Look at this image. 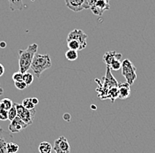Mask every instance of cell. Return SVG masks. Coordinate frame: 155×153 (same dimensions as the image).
<instances>
[{
	"instance_id": "obj_10",
	"label": "cell",
	"mask_w": 155,
	"mask_h": 153,
	"mask_svg": "<svg viewBox=\"0 0 155 153\" xmlns=\"http://www.w3.org/2000/svg\"><path fill=\"white\" fill-rule=\"evenodd\" d=\"M28 125H27L23 120H21L17 116L14 120L11 121L9 125V131L12 133H19L21 130L25 129Z\"/></svg>"
},
{
	"instance_id": "obj_23",
	"label": "cell",
	"mask_w": 155,
	"mask_h": 153,
	"mask_svg": "<svg viewBox=\"0 0 155 153\" xmlns=\"http://www.w3.org/2000/svg\"><path fill=\"white\" fill-rule=\"evenodd\" d=\"M16 117H17V109H16L15 103H14L13 105H12V107L8 111V120L12 121V120H14Z\"/></svg>"
},
{
	"instance_id": "obj_1",
	"label": "cell",
	"mask_w": 155,
	"mask_h": 153,
	"mask_svg": "<svg viewBox=\"0 0 155 153\" xmlns=\"http://www.w3.org/2000/svg\"><path fill=\"white\" fill-rule=\"evenodd\" d=\"M95 81L98 84V88L96 89L98 92V97H100L101 99H106L109 89L114 87L118 86V82L116 81V78H114V76L112 75L110 68L107 67L105 76L101 81L98 79H95Z\"/></svg>"
},
{
	"instance_id": "obj_21",
	"label": "cell",
	"mask_w": 155,
	"mask_h": 153,
	"mask_svg": "<svg viewBox=\"0 0 155 153\" xmlns=\"http://www.w3.org/2000/svg\"><path fill=\"white\" fill-rule=\"evenodd\" d=\"M19 146L13 142H9L6 145V151L7 153H16L19 151Z\"/></svg>"
},
{
	"instance_id": "obj_33",
	"label": "cell",
	"mask_w": 155,
	"mask_h": 153,
	"mask_svg": "<svg viewBox=\"0 0 155 153\" xmlns=\"http://www.w3.org/2000/svg\"><path fill=\"white\" fill-rule=\"evenodd\" d=\"M56 153H68V152H65V151H57Z\"/></svg>"
},
{
	"instance_id": "obj_9",
	"label": "cell",
	"mask_w": 155,
	"mask_h": 153,
	"mask_svg": "<svg viewBox=\"0 0 155 153\" xmlns=\"http://www.w3.org/2000/svg\"><path fill=\"white\" fill-rule=\"evenodd\" d=\"M53 150L55 151H65V152L71 153V146H70L68 140L64 136H60L54 142Z\"/></svg>"
},
{
	"instance_id": "obj_31",
	"label": "cell",
	"mask_w": 155,
	"mask_h": 153,
	"mask_svg": "<svg viewBox=\"0 0 155 153\" xmlns=\"http://www.w3.org/2000/svg\"><path fill=\"white\" fill-rule=\"evenodd\" d=\"M0 47L3 49L5 48V47H6V43H5V42H1V43H0Z\"/></svg>"
},
{
	"instance_id": "obj_8",
	"label": "cell",
	"mask_w": 155,
	"mask_h": 153,
	"mask_svg": "<svg viewBox=\"0 0 155 153\" xmlns=\"http://www.w3.org/2000/svg\"><path fill=\"white\" fill-rule=\"evenodd\" d=\"M65 5L69 9L78 12L82 10L89 9L88 0H65Z\"/></svg>"
},
{
	"instance_id": "obj_26",
	"label": "cell",
	"mask_w": 155,
	"mask_h": 153,
	"mask_svg": "<svg viewBox=\"0 0 155 153\" xmlns=\"http://www.w3.org/2000/svg\"><path fill=\"white\" fill-rule=\"evenodd\" d=\"M14 84H15V87L18 89H19V90H23V89H25L28 87V85L26 84V82H24L23 81H21V82H15Z\"/></svg>"
},
{
	"instance_id": "obj_19",
	"label": "cell",
	"mask_w": 155,
	"mask_h": 153,
	"mask_svg": "<svg viewBox=\"0 0 155 153\" xmlns=\"http://www.w3.org/2000/svg\"><path fill=\"white\" fill-rule=\"evenodd\" d=\"M78 57V51L73 50H68L65 52V57L69 61H75Z\"/></svg>"
},
{
	"instance_id": "obj_14",
	"label": "cell",
	"mask_w": 155,
	"mask_h": 153,
	"mask_svg": "<svg viewBox=\"0 0 155 153\" xmlns=\"http://www.w3.org/2000/svg\"><path fill=\"white\" fill-rule=\"evenodd\" d=\"M9 3L10 9L12 11H22L26 7L23 0H7Z\"/></svg>"
},
{
	"instance_id": "obj_18",
	"label": "cell",
	"mask_w": 155,
	"mask_h": 153,
	"mask_svg": "<svg viewBox=\"0 0 155 153\" xmlns=\"http://www.w3.org/2000/svg\"><path fill=\"white\" fill-rule=\"evenodd\" d=\"M107 98L110 99L111 102L114 103V101L116 100V98H118V88L117 87H114V88L110 89L109 91L107 92Z\"/></svg>"
},
{
	"instance_id": "obj_17",
	"label": "cell",
	"mask_w": 155,
	"mask_h": 153,
	"mask_svg": "<svg viewBox=\"0 0 155 153\" xmlns=\"http://www.w3.org/2000/svg\"><path fill=\"white\" fill-rule=\"evenodd\" d=\"M67 46L69 50H73L76 51L83 50L81 44L75 40H67Z\"/></svg>"
},
{
	"instance_id": "obj_3",
	"label": "cell",
	"mask_w": 155,
	"mask_h": 153,
	"mask_svg": "<svg viewBox=\"0 0 155 153\" xmlns=\"http://www.w3.org/2000/svg\"><path fill=\"white\" fill-rule=\"evenodd\" d=\"M52 66L51 58L48 54H35L33 58L30 69H32L35 77L40 78L41 75Z\"/></svg>"
},
{
	"instance_id": "obj_24",
	"label": "cell",
	"mask_w": 155,
	"mask_h": 153,
	"mask_svg": "<svg viewBox=\"0 0 155 153\" xmlns=\"http://www.w3.org/2000/svg\"><path fill=\"white\" fill-rule=\"evenodd\" d=\"M109 67L110 70L118 71V70L121 69V67H122V62H121V60H115V61H113V62L110 64L109 67Z\"/></svg>"
},
{
	"instance_id": "obj_15",
	"label": "cell",
	"mask_w": 155,
	"mask_h": 153,
	"mask_svg": "<svg viewBox=\"0 0 155 153\" xmlns=\"http://www.w3.org/2000/svg\"><path fill=\"white\" fill-rule=\"evenodd\" d=\"M13 104H14V103L12 102V99L7 98V97L3 98V99L0 100V109L5 110V111H9L10 109L12 107Z\"/></svg>"
},
{
	"instance_id": "obj_30",
	"label": "cell",
	"mask_w": 155,
	"mask_h": 153,
	"mask_svg": "<svg viewBox=\"0 0 155 153\" xmlns=\"http://www.w3.org/2000/svg\"><path fill=\"white\" fill-rule=\"evenodd\" d=\"M64 120H67V121H69L70 120H71V115L68 114V113H66V114L64 115Z\"/></svg>"
},
{
	"instance_id": "obj_35",
	"label": "cell",
	"mask_w": 155,
	"mask_h": 153,
	"mask_svg": "<svg viewBox=\"0 0 155 153\" xmlns=\"http://www.w3.org/2000/svg\"><path fill=\"white\" fill-rule=\"evenodd\" d=\"M0 129H1V127H0Z\"/></svg>"
},
{
	"instance_id": "obj_27",
	"label": "cell",
	"mask_w": 155,
	"mask_h": 153,
	"mask_svg": "<svg viewBox=\"0 0 155 153\" xmlns=\"http://www.w3.org/2000/svg\"><path fill=\"white\" fill-rule=\"evenodd\" d=\"M8 120V111L0 109V120Z\"/></svg>"
},
{
	"instance_id": "obj_25",
	"label": "cell",
	"mask_w": 155,
	"mask_h": 153,
	"mask_svg": "<svg viewBox=\"0 0 155 153\" xmlns=\"http://www.w3.org/2000/svg\"><path fill=\"white\" fill-rule=\"evenodd\" d=\"M23 75L24 74H22L19 71V72L14 73L12 75V80H13V82H21V81H23Z\"/></svg>"
},
{
	"instance_id": "obj_11",
	"label": "cell",
	"mask_w": 155,
	"mask_h": 153,
	"mask_svg": "<svg viewBox=\"0 0 155 153\" xmlns=\"http://www.w3.org/2000/svg\"><path fill=\"white\" fill-rule=\"evenodd\" d=\"M118 98L126 99L130 95V85L127 82H118Z\"/></svg>"
},
{
	"instance_id": "obj_2",
	"label": "cell",
	"mask_w": 155,
	"mask_h": 153,
	"mask_svg": "<svg viewBox=\"0 0 155 153\" xmlns=\"http://www.w3.org/2000/svg\"><path fill=\"white\" fill-rule=\"evenodd\" d=\"M38 45L36 43H33L28 45L26 50H19V72L25 74L28 72L30 69L33 58L35 55L37 53Z\"/></svg>"
},
{
	"instance_id": "obj_29",
	"label": "cell",
	"mask_w": 155,
	"mask_h": 153,
	"mask_svg": "<svg viewBox=\"0 0 155 153\" xmlns=\"http://www.w3.org/2000/svg\"><path fill=\"white\" fill-rule=\"evenodd\" d=\"M32 102H33V104H34V105H36L37 104H39L38 98H36V97H32Z\"/></svg>"
},
{
	"instance_id": "obj_6",
	"label": "cell",
	"mask_w": 155,
	"mask_h": 153,
	"mask_svg": "<svg viewBox=\"0 0 155 153\" xmlns=\"http://www.w3.org/2000/svg\"><path fill=\"white\" fill-rule=\"evenodd\" d=\"M15 105H16V109H17V116L27 125L29 126V125L32 124L33 120H34L35 113H36L35 109L28 110L21 104H18V103H15Z\"/></svg>"
},
{
	"instance_id": "obj_16",
	"label": "cell",
	"mask_w": 155,
	"mask_h": 153,
	"mask_svg": "<svg viewBox=\"0 0 155 153\" xmlns=\"http://www.w3.org/2000/svg\"><path fill=\"white\" fill-rule=\"evenodd\" d=\"M38 150L40 153H51L53 146L48 142H42L39 145Z\"/></svg>"
},
{
	"instance_id": "obj_34",
	"label": "cell",
	"mask_w": 155,
	"mask_h": 153,
	"mask_svg": "<svg viewBox=\"0 0 155 153\" xmlns=\"http://www.w3.org/2000/svg\"><path fill=\"white\" fill-rule=\"evenodd\" d=\"M91 108H93V109H96V106H95V105H92V106H91Z\"/></svg>"
},
{
	"instance_id": "obj_36",
	"label": "cell",
	"mask_w": 155,
	"mask_h": 153,
	"mask_svg": "<svg viewBox=\"0 0 155 153\" xmlns=\"http://www.w3.org/2000/svg\"><path fill=\"white\" fill-rule=\"evenodd\" d=\"M108 1H109V0H108Z\"/></svg>"
},
{
	"instance_id": "obj_12",
	"label": "cell",
	"mask_w": 155,
	"mask_h": 153,
	"mask_svg": "<svg viewBox=\"0 0 155 153\" xmlns=\"http://www.w3.org/2000/svg\"><path fill=\"white\" fill-rule=\"evenodd\" d=\"M122 53H118L116 50H111V51H107L104 54L103 56V61L106 64L107 67H109L110 64L115 61V60H121L122 59Z\"/></svg>"
},
{
	"instance_id": "obj_20",
	"label": "cell",
	"mask_w": 155,
	"mask_h": 153,
	"mask_svg": "<svg viewBox=\"0 0 155 153\" xmlns=\"http://www.w3.org/2000/svg\"><path fill=\"white\" fill-rule=\"evenodd\" d=\"M21 105H23L26 109L28 110H33V109H35V105L33 104L32 102V97H27V98H24Z\"/></svg>"
},
{
	"instance_id": "obj_22",
	"label": "cell",
	"mask_w": 155,
	"mask_h": 153,
	"mask_svg": "<svg viewBox=\"0 0 155 153\" xmlns=\"http://www.w3.org/2000/svg\"><path fill=\"white\" fill-rule=\"evenodd\" d=\"M23 82H26V84L28 86L31 85L33 83V82H34V75L31 73H29V72H26L23 75Z\"/></svg>"
},
{
	"instance_id": "obj_7",
	"label": "cell",
	"mask_w": 155,
	"mask_h": 153,
	"mask_svg": "<svg viewBox=\"0 0 155 153\" xmlns=\"http://www.w3.org/2000/svg\"><path fill=\"white\" fill-rule=\"evenodd\" d=\"M87 35L86 33H84V31H82L81 29H73L72 31H71L69 33L67 37V40H75L78 42L82 48L85 49L87 45Z\"/></svg>"
},
{
	"instance_id": "obj_5",
	"label": "cell",
	"mask_w": 155,
	"mask_h": 153,
	"mask_svg": "<svg viewBox=\"0 0 155 153\" xmlns=\"http://www.w3.org/2000/svg\"><path fill=\"white\" fill-rule=\"evenodd\" d=\"M88 5L92 12L99 17L110 8L108 0H88Z\"/></svg>"
},
{
	"instance_id": "obj_13",
	"label": "cell",
	"mask_w": 155,
	"mask_h": 153,
	"mask_svg": "<svg viewBox=\"0 0 155 153\" xmlns=\"http://www.w3.org/2000/svg\"><path fill=\"white\" fill-rule=\"evenodd\" d=\"M11 135L5 133L2 129H0V153H7L6 151V145H7V140L6 138L9 137Z\"/></svg>"
},
{
	"instance_id": "obj_32",
	"label": "cell",
	"mask_w": 155,
	"mask_h": 153,
	"mask_svg": "<svg viewBox=\"0 0 155 153\" xmlns=\"http://www.w3.org/2000/svg\"><path fill=\"white\" fill-rule=\"evenodd\" d=\"M4 94V89H3V88L2 87L0 86V96L1 95H3Z\"/></svg>"
},
{
	"instance_id": "obj_4",
	"label": "cell",
	"mask_w": 155,
	"mask_h": 153,
	"mask_svg": "<svg viewBox=\"0 0 155 153\" xmlns=\"http://www.w3.org/2000/svg\"><path fill=\"white\" fill-rule=\"evenodd\" d=\"M122 75L125 78L126 82L132 85L137 79V68L133 63L126 58L122 62Z\"/></svg>"
},
{
	"instance_id": "obj_28",
	"label": "cell",
	"mask_w": 155,
	"mask_h": 153,
	"mask_svg": "<svg viewBox=\"0 0 155 153\" xmlns=\"http://www.w3.org/2000/svg\"><path fill=\"white\" fill-rule=\"evenodd\" d=\"M4 74H5V67L2 64H0V77L3 76Z\"/></svg>"
}]
</instances>
